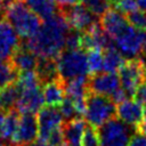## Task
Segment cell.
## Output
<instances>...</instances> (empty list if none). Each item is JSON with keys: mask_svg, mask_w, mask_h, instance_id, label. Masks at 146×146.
Wrapping results in <instances>:
<instances>
[{"mask_svg": "<svg viewBox=\"0 0 146 146\" xmlns=\"http://www.w3.org/2000/svg\"><path fill=\"white\" fill-rule=\"evenodd\" d=\"M68 31L70 26L59 13L43 21L36 34L27 39L24 43L38 57L57 59L60 52L65 50V41Z\"/></svg>", "mask_w": 146, "mask_h": 146, "instance_id": "cell-1", "label": "cell"}, {"mask_svg": "<svg viewBox=\"0 0 146 146\" xmlns=\"http://www.w3.org/2000/svg\"><path fill=\"white\" fill-rule=\"evenodd\" d=\"M5 17L16 33L26 40L35 35L42 25V19L21 0L14 1L6 8Z\"/></svg>", "mask_w": 146, "mask_h": 146, "instance_id": "cell-2", "label": "cell"}, {"mask_svg": "<svg viewBox=\"0 0 146 146\" xmlns=\"http://www.w3.org/2000/svg\"><path fill=\"white\" fill-rule=\"evenodd\" d=\"M56 62L58 76L64 82L76 78L88 76L89 68L87 55L82 49H65L57 57Z\"/></svg>", "mask_w": 146, "mask_h": 146, "instance_id": "cell-3", "label": "cell"}, {"mask_svg": "<svg viewBox=\"0 0 146 146\" xmlns=\"http://www.w3.org/2000/svg\"><path fill=\"white\" fill-rule=\"evenodd\" d=\"M86 120L89 125L99 128L116 116V106L110 97L89 92L86 99Z\"/></svg>", "mask_w": 146, "mask_h": 146, "instance_id": "cell-4", "label": "cell"}, {"mask_svg": "<svg viewBox=\"0 0 146 146\" xmlns=\"http://www.w3.org/2000/svg\"><path fill=\"white\" fill-rule=\"evenodd\" d=\"M100 146H127L137 132L136 127L129 125L116 116L108 120L98 129Z\"/></svg>", "mask_w": 146, "mask_h": 146, "instance_id": "cell-5", "label": "cell"}, {"mask_svg": "<svg viewBox=\"0 0 146 146\" xmlns=\"http://www.w3.org/2000/svg\"><path fill=\"white\" fill-rule=\"evenodd\" d=\"M121 88L129 97H133L138 88L146 82V66L141 59H125L122 67L119 70Z\"/></svg>", "mask_w": 146, "mask_h": 146, "instance_id": "cell-6", "label": "cell"}, {"mask_svg": "<svg viewBox=\"0 0 146 146\" xmlns=\"http://www.w3.org/2000/svg\"><path fill=\"white\" fill-rule=\"evenodd\" d=\"M114 43L116 49L127 59H136L141 55L144 47L141 32L130 24L114 38Z\"/></svg>", "mask_w": 146, "mask_h": 146, "instance_id": "cell-7", "label": "cell"}, {"mask_svg": "<svg viewBox=\"0 0 146 146\" xmlns=\"http://www.w3.org/2000/svg\"><path fill=\"white\" fill-rule=\"evenodd\" d=\"M60 14L67 22L70 29L87 32L94 25L98 23V17H96L92 13L88 10V8L83 3H76L73 6L60 7Z\"/></svg>", "mask_w": 146, "mask_h": 146, "instance_id": "cell-8", "label": "cell"}, {"mask_svg": "<svg viewBox=\"0 0 146 146\" xmlns=\"http://www.w3.org/2000/svg\"><path fill=\"white\" fill-rule=\"evenodd\" d=\"M39 127L35 114H21L18 129L11 140V146H31L38 138Z\"/></svg>", "mask_w": 146, "mask_h": 146, "instance_id": "cell-9", "label": "cell"}, {"mask_svg": "<svg viewBox=\"0 0 146 146\" xmlns=\"http://www.w3.org/2000/svg\"><path fill=\"white\" fill-rule=\"evenodd\" d=\"M36 119L39 127L38 139L44 141H48V138L51 135V132L60 128L64 123L63 116L59 110H57L56 107H43L36 114Z\"/></svg>", "mask_w": 146, "mask_h": 146, "instance_id": "cell-10", "label": "cell"}, {"mask_svg": "<svg viewBox=\"0 0 146 146\" xmlns=\"http://www.w3.org/2000/svg\"><path fill=\"white\" fill-rule=\"evenodd\" d=\"M120 86V78L116 73H98L91 75L88 80L89 91L106 97H111Z\"/></svg>", "mask_w": 146, "mask_h": 146, "instance_id": "cell-11", "label": "cell"}, {"mask_svg": "<svg viewBox=\"0 0 146 146\" xmlns=\"http://www.w3.org/2000/svg\"><path fill=\"white\" fill-rule=\"evenodd\" d=\"M145 106L136 99H127L116 105V116L124 123L137 127L146 115Z\"/></svg>", "mask_w": 146, "mask_h": 146, "instance_id": "cell-12", "label": "cell"}, {"mask_svg": "<svg viewBox=\"0 0 146 146\" xmlns=\"http://www.w3.org/2000/svg\"><path fill=\"white\" fill-rule=\"evenodd\" d=\"M43 105H44V98L40 87L19 92V97L16 103L15 110L18 111L21 114H25V113L35 114L43 108Z\"/></svg>", "mask_w": 146, "mask_h": 146, "instance_id": "cell-13", "label": "cell"}, {"mask_svg": "<svg viewBox=\"0 0 146 146\" xmlns=\"http://www.w3.org/2000/svg\"><path fill=\"white\" fill-rule=\"evenodd\" d=\"M19 35L7 22H0V60H9L19 47Z\"/></svg>", "mask_w": 146, "mask_h": 146, "instance_id": "cell-14", "label": "cell"}, {"mask_svg": "<svg viewBox=\"0 0 146 146\" xmlns=\"http://www.w3.org/2000/svg\"><path fill=\"white\" fill-rule=\"evenodd\" d=\"M39 57L25 46V43H21L19 47L15 50L13 56L10 57L9 62L14 66V68L18 72H31L35 71L38 65Z\"/></svg>", "mask_w": 146, "mask_h": 146, "instance_id": "cell-15", "label": "cell"}, {"mask_svg": "<svg viewBox=\"0 0 146 146\" xmlns=\"http://www.w3.org/2000/svg\"><path fill=\"white\" fill-rule=\"evenodd\" d=\"M99 23H100L103 30L107 34H110L113 39L129 25L127 16L123 13H121L120 10H117L116 8H110L100 17Z\"/></svg>", "mask_w": 146, "mask_h": 146, "instance_id": "cell-16", "label": "cell"}, {"mask_svg": "<svg viewBox=\"0 0 146 146\" xmlns=\"http://www.w3.org/2000/svg\"><path fill=\"white\" fill-rule=\"evenodd\" d=\"M86 128L87 122L81 117L65 121L62 125L65 144L67 146H82V138Z\"/></svg>", "mask_w": 146, "mask_h": 146, "instance_id": "cell-17", "label": "cell"}, {"mask_svg": "<svg viewBox=\"0 0 146 146\" xmlns=\"http://www.w3.org/2000/svg\"><path fill=\"white\" fill-rule=\"evenodd\" d=\"M42 92H43L44 104H47V106L49 107L60 106L63 100L66 98L64 81L59 78L43 84Z\"/></svg>", "mask_w": 146, "mask_h": 146, "instance_id": "cell-18", "label": "cell"}, {"mask_svg": "<svg viewBox=\"0 0 146 146\" xmlns=\"http://www.w3.org/2000/svg\"><path fill=\"white\" fill-rule=\"evenodd\" d=\"M88 80H89L88 76H82V78H76V79L65 81L64 88H65L66 97H68L73 102L86 100L88 94L90 92L88 87Z\"/></svg>", "mask_w": 146, "mask_h": 146, "instance_id": "cell-19", "label": "cell"}, {"mask_svg": "<svg viewBox=\"0 0 146 146\" xmlns=\"http://www.w3.org/2000/svg\"><path fill=\"white\" fill-rule=\"evenodd\" d=\"M35 73L42 84H46L50 81L58 79L59 76H58V68H57L56 59L39 57Z\"/></svg>", "mask_w": 146, "mask_h": 146, "instance_id": "cell-20", "label": "cell"}, {"mask_svg": "<svg viewBox=\"0 0 146 146\" xmlns=\"http://www.w3.org/2000/svg\"><path fill=\"white\" fill-rule=\"evenodd\" d=\"M21 119V113L18 111L10 110L5 114L3 121L0 125V140L1 141H11L17 129Z\"/></svg>", "mask_w": 146, "mask_h": 146, "instance_id": "cell-21", "label": "cell"}, {"mask_svg": "<svg viewBox=\"0 0 146 146\" xmlns=\"http://www.w3.org/2000/svg\"><path fill=\"white\" fill-rule=\"evenodd\" d=\"M24 1L25 5L43 21L56 15L57 7L55 0H24Z\"/></svg>", "mask_w": 146, "mask_h": 146, "instance_id": "cell-22", "label": "cell"}, {"mask_svg": "<svg viewBox=\"0 0 146 146\" xmlns=\"http://www.w3.org/2000/svg\"><path fill=\"white\" fill-rule=\"evenodd\" d=\"M125 58L114 47L104 51V67L103 71L107 73H116L124 64Z\"/></svg>", "mask_w": 146, "mask_h": 146, "instance_id": "cell-23", "label": "cell"}, {"mask_svg": "<svg viewBox=\"0 0 146 146\" xmlns=\"http://www.w3.org/2000/svg\"><path fill=\"white\" fill-rule=\"evenodd\" d=\"M19 97V90L15 83L9 84L0 90V105L6 112L14 110Z\"/></svg>", "mask_w": 146, "mask_h": 146, "instance_id": "cell-24", "label": "cell"}, {"mask_svg": "<svg viewBox=\"0 0 146 146\" xmlns=\"http://www.w3.org/2000/svg\"><path fill=\"white\" fill-rule=\"evenodd\" d=\"M15 84L17 86L19 92L25 90H31L35 88H40L41 82L35 73V71L31 72H22L18 74L17 80L15 81Z\"/></svg>", "mask_w": 146, "mask_h": 146, "instance_id": "cell-25", "label": "cell"}, {"mask_svg": "<svg viewBox=\"0 0 146 146\" xmlns=\"http://www.w3.org/2000/svg\"><path fill=\"white\" fill-rule=\"evenodd\" d=\"M18 74L9 60H0V90L15 83Z\"/></svg>", "mask_w": 146, "mask_h": 146, "instance_id": "cell-26", "label": "cell"}, {"mask_svg": "<svg viewBox=\"0 0 146 146\" xmlns=\"http://www.w3.org/2000/svg\"><path fill=\"white\" fill-rule=\"evenodd\" d=\"M87 62H88L89 73L91 75L98 74L104 67V54L102 52V50H97V49L88 50Z\"/></svg>", "mask_w": 146, "mask_h": 146, "instance_id": "cell-27", "label": "cell"}, {"mask_svg": "<svg viewBox=\"0 0 146 146\" xmlns=\"http://www.w3.org/2000/svg\"><path fill=\"white\" fill-rule=\"evenodd\" d=\"M82 3L98 18H100L111 8L110 0H82Z\"/></svg>", "mask_w": 146, "mask_h": 146, "instance_id": "cell-28", "label": "cell"}, {"mask_svg": "<svg viewBox=\"0 0 146 146\" xmlns=\"http://www.w3.org/2000/svg\"><path fill=\"white\" fill-rule=\"evenodd\" d=\"M128 23L133 26L135 29L139 30V31H144L146 30V11L141 10V9H136L129 14L125 15Z\"/></svg>", "mask_w": 146, "mask_h": 146, "instance_id": "cell-29", "label": "cell"}, {"mask_svg": "<svg viewBox=\"0 0 146 146\" xmlns=\"http://www.w3.org/2000/svg\"><path fill=\"white\" fill-rule=\"evenodd\" d=\"M59 112H60L63 119H65V121H70V120H73V119L79 117L78 112H76V108H75V105H74L73 100L70 99L68 97H66L63 100V103L60 104Z\"/></svg>", "mask_w": 146, "mask_h": 146, "instance_id": "cell-30", "label": "cell"}, {"mask_svg": "<svg viewBox=\"0 0 146 146\" xmlns=\"http://www.w3.org/2000/svg\"><path fill=\"white\" fill-rule=\"evenodd\" d=\"M82 33L80 31L70 29L67 35H66V41H65V49H81V42H82Z\"/></svg>", "mask_w": 146, "mask_h": 146, "instance_id": "cell-31", "label": "cell"}, {"mask_svg": "<svg viewBox=\"0 0 146 146\" xmlns=\"http://www.w3.org/2000/svg\"><path fill=\"white\" fill-rule=\"evenodd\" d=\"M82 146H100L97 128L87 125L83 138H82Z\"/></svg>", "mask_w": 146, "mask_h": 146, "instance_id": "cell-32", "label": "cell"}, {"mask_svg": "<svg viewBox=\"0 0 146 146\" xmlns=\"http://www.w3.org/2000/svg\"><path fill=\"white\" fill-rule=\"evenodd\" d=\"M114 6H115V8L117 10H120L124 15L138 9L137 0H119Z\"/></svg>", "mask_w": 146, "mask_h": 146, "instance_id": "cell-33", "label": "cell"}, {"mask_svg": "<svg viewBox=\"0 0 146 146\" xmlns=\"http://www.w3.org/2000/svg\"><path fill=\"white\" fill-rule=\"evenodd\" d=\"M48 143H50L52 146H63V145H65V139H64V133H63L62 127L51 132V135L48 138Z\"/></svg>", "mask_w": 146, "mask_h": 146, "instance_id": "cell-34", "label": "cell"}, {"mask_svg": "<svg viewBox=\"0 0 146 146\" xmlns=\"http://www.w3.org/2000/svg\"><path fill=\"white\" fill-rule=\"evenodd\" d=\"M127 146H146V136L137 131L131 137V139Z\"/></svg>", "mask_w": 146, "mask_h": 146, "instance_id": "cell-35", "label": "cell"}, {"mask_svg": "<svg viewBox=\"0 0 146 146\" xmlns=\"http://www.w3.org/2000/svg\"><path fill=\"white\" fill-rule=\"evenodd\" d=\"M135 99L138 100L139 103H141L145 108H146V82H144L137 90L136 95H135Z\"/></svg>", "mask_w": 146, "mask_h": 146, "instance_id": "cell-36", "label": "cell"}, {"mask_svg": "<svg viewBox=\"0 0 146 146\" xmlns=\"http://www.w3.org/2000/svg\"><path fill=\"white\" fill-rule=\"evenodd\" d=\"M56 3L59 5V8L60 7H67V6H73V5H76L79 3L81 0H55Z\"/></svg>", "mask_w": 146, "mask_h": 146, "instance_id": "cell-37", "label": "cell"}, {"mask_svg": "<svg viewBox=\"0 0 146 146\" xmlns=\"http://www.w3.org/2000/svg\"><path fill=\"white\" fill-rule=\"evenodd\" d=\"M136 129H137L138 132H140V133H143V135L146 136V115L144 116V119L141 120V122L136 127Z\"/></svg>", "mask_w": 146, "mask_h": 146, "instance_id": "cell-38", "label": "cell"}, {"mask_svg": "<svg viewBox=\"0 0 146 146\" xmlns=\"http://www.w3.org/2000/svg\"><path fill=\"white\" fill-rule=\"evenodd\" d=\"M31 146H52L50 143H48V141H44V140H40V139H38V140H35Z\"/></svg>", "mask_w": 146, "mask_h": 146, "instance_id": "cell-39", "label": "cell"}, {"mask_svg": "<svg viewBox=\"0 0 146 146\" xmlns=\"http://www.w3.org/2000/svg\"><path fill=\"white\" fill-rule=\"evenodd\" d=\"M137 3H138L139 9L146 11V0H137Z\"/></svg>", "mask_w": 146, "mask_h": 146, "instance_id": "cell-40", "label": "cell"}, {"mask_svg": "<svg viewBox=\"0 0 146 146\" xmlns=\"http://www.w3.org/2000/svg\"><path fill=\"white\" fill-rule=\"evenodd\" d=\"M141 60H143V63L145 64V66H146V44L143 47V51H141V58H140Z\"/></svg>", "mask_w": 146, "mask_h": 146, "instance_id": "cell-41", "label": "cell"}, {"mask_svg": "<svg viewBox=\"0 0 146 146\" xmlns=\"http://www.w3.org/2000/svg\"><path fill=\"white\" fill-rule=\"evenodd\" d=\"M3 117H5V114L0 111V125H1V123H2V121H3Z\"/></svg>", "mask_w": 146, "mask_h": 146, "instance_id": "cell-42", "label": "cell"}, {"mask_svg": "<svg viewBox=\"0 0 146 146\" xmlns=\"http://www.w3.org/2000/svg\"><path fill=\"white\" fill-rule=\"evenodd\" d=\"M3 5H5V0H0V10H2V9H5V7H3Z\"/></svg>", "mask_w": 146, "mask_h": 146, "instance_id": "cell-43", "label": "cell"}, {"mask_svg": "<svg viewBox=\"0 0 146 146\" xmlns=\"http://www.w3.org/2000/svg\"><path fill=\"white\" fill-rule=\"evenodd\" d=\"M117 1H119V0H110V2H111V3H113V5H115Z\"/></svg>", "mask_w": 146, "mask_h": 146, "instance_id": "cell-44", "label": "cell"}, {"mask_svg": "<svg viewBox=\"0 0 146 146\" xmlns=\"http://www.w3.org/2000/svg\"><path fill=\"white\" fill-rule=\"evenodd\" d=\"M63 146H67V145H66V144H65V145H63Z\"/></svg>", "mask_w": 146, "mask_h": 146, "instance_id": "cell-45", "label": "cell"}, {"mask_svg": "<svg viewBox=\"0 0 146 146\" xmlns=\"http://www.w3.org/2000/svg\"><path fill=\"white\" fill-rule=\"evenodd\" d=\"M0 108H1V105H0Z\"/></svg>", "mask_w": 146, "mask_h": 146, "instance_id": "cell-46", "label": "cell"}]
</instances>
